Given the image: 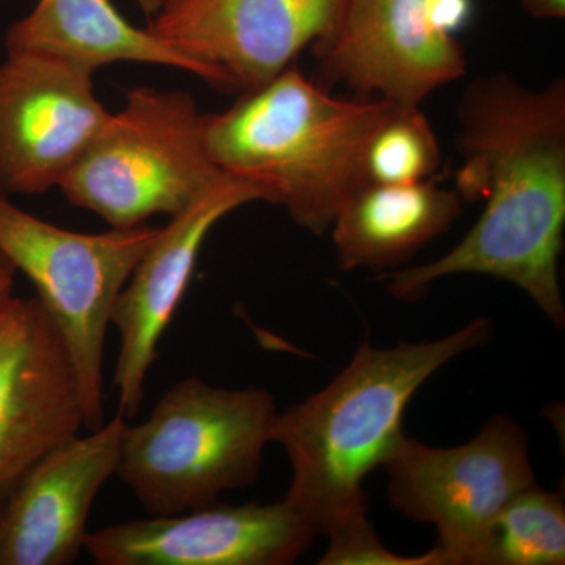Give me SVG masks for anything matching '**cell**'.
Instances as JSON below:
<instances>
[{
    "label": "cell",
    "instance_id": "cell-1",
    "mask_svg": "<svg viewBox=\"0 0 565 565\" xmlns=\"http://www.w3.org/2000/svg\"><path fill=\"white\" fill-rule=\"evenodd\" d=\"M457 192L482 200L467 236L435 262L382 274L394 299L415 302L452 275L512 282L556 329L565 323L559 256L565 226V82L530 88L512 77H481L459 106Z\"/></svg>",
    "mask_w": 565,
    "mask_h": 565
},
{
    "label": "cell",
    "instance_id": "cell-2",
    "mask_svg": "<svg viewBox=\"0 0 565 565\" xmlns=\"http://www.w3.org/2000/svg\"><path fill=\"white\" fill-rule=\"evenodd\" d=\"M493 330L479 318L440 340L363 344L321 392L277 414L273 441L292 470L286 504L326 537L367 519L364 479L403 437L412 397L446 363L489 344Z\"/></svg>",
    "mask_w": 565,
    "mask_h": 565
},
{
    "label": "cell",
    "instance_id": "cell-3",
    "mask_svg": "<svg viewBox=\"0 0 565 565\" xmlns=\"http://www.w3.org/2000/svg\"><path fill=\"white\" fill-rule=\"evenodd\" d=\"M397 104L334 98L296 65L204 115L207 154L221 172L258 185L307 232L323 236L366 184L367 141Z\"/></svg>",
    "mask_w": 565,
    "mask_h": 565
},
{
    "label": "cell",
    "instance_id": "cell-4",
    "mask_svg": "<svg viewBox=\"0 0 565 565\" xmlns=\"http://www.w3.org/2000/svg\"><path fill=\"white\" fill-rule=\"evenodd\" d=\"M277 414L266 390L182 379L145 422L126 423L117 475L150 515L207 508L258 481Z\"/></svg>",
    "mask_w": 565,
    "mask_h": 565
},
{
    "label": "cell",
    "instance_id": "cell-5",
    "mask_svg": "<svg viewBox=\"0 0 565 565\" xmlns=\"http://www.w3.org/2000/svg\"><path fill=\"white\" fill-rule=\"evenodd\" d=\"M203 121L189 93L134 88L58 189L110 228L172 217L225 174L207 154Z\"/></svg>",
    "mask_w": 565,
    "mask_h": 565
},
{
    "label": "cell",
    "instance_id": "cell-6",
    "mask_svg": "<svg viewBox=\"0 0 565 565\" xmlns=\"http://www.w3.org/2000/svg\"><path fill=\"white\" fill-rule=\"evenodd\" d=\"M159 230L141 225L70 232L0 195V252L33 282L57 330L84 405L85 429L104 423V352L118 296Z\"/></svg>",
    "mask_w": 565,
    "mask_h": 565
},
{
    "label": "cell",
    "instance_id": "cell-7",
    "mask_svg": "<svg viewBox=\"0 0 565 565\" xmlns=\"http://www.w3.org/2000/svg\"><path fill=\"white\" fill-rule=\"evenodd\" d=\"M394 511L435 526L444 565H481L494 519L535 486L525 430L498 415L473 440L435 448L403 435L385 460Z\"/></svg>",
    "mask_w": 565,
    "mask_h": 565
},
{
    "label": "cell",
    "instance_id": "cell-8",
    "mask_svg": "<svg viewBox=\"0 0 565 565\" xmlns=\"http://www.w3.org/2000/svg\"><path fill=\"white\" fill-rule=\"evenodd\" d=\"M95 71L40 52L0 65V195L58 188L110 118Z\"/></svg>",
    "mask_w": 565,
    "mask_h": 565
},
{
    "label": "cell",
    "instance_id": "cell-9",
    "mask_svg": "<svg viewBox=\"0 0 565 565\" xmlns=\"http://www.w3.org/2000/svg\"><path fill=\"white\" fill-rule=\"evenodd\" d=\"M344 0H166L148 31L222 92H248L332 33Z\"/></svg>",
    "mask_w": 565,
    "mask_h": 565
},
{
    "label": "cell",
    "instance_id": "cell-10",
    "mask_svg": "<svg viewBox=\"0 0 565 565\" xmlns=\"http://www.w3.org/2000/svg\"><path fill=\"white\" fill-rule=\"evenodd\" d=\"M85 427L68 352L36 297L0 305V498Z\"/></svg>",
    "mask_w": 565,
    "mask_h": 565
},
{
    "label": "cell",
    "instance_id": "cell-11",
    "mask_svg": "<svg viewBox=\"0 0 565 565\" xmlns=\"http://www.w3.org/2000/svg\"><path fill=\"white\" fill-rule=\"evenodd\" d=\"M255 202H266L258 185L223 174L159 230L122 288L110 321L120 333L111 386L118 412L129 422L139 414L159 341L180 307L207 234L230 212Z\"/></svg>",
    "mask_w": 565,
    "mask_h": 565
},
{
    "label": "cell",
    "instance_id": "cell-12",
    "mask_svg": "<svg viewBox=\"0 0 565 565\" xmlns=\"http://www.w3.org/2000/svg\"><path fill=\"white\" fill-rule=\"evenodd\" d=\"M316 535L285 500L215 503L115 523L88 534L84 550L99 565H286L307 553Z\"/></svg>",
    "mask_w": 565,
    "mask_h": 565
},
{
    "label": "cell",
    "instance_id": "cell-13",
    "mask_svg": "<svg viewBox=\"0 0 565 565\" xmlns=\"http://www.w3.org/2000/svg\"><path fill=\"white\" fill-rule=\"evenodd\" d=\"M315 50L330 81L404 107H422L467 71L457 40L430 25L426 0H344L332 33Z\"/></svg>",
    "mask_w": 565,
    "mask_h": 565
},
{
    "label": "cell",
    "instance_id": "cell-14",
    "mask_svg": "<svg viewBox=\"0 0 565 565\" xmlns=\"http://www.w3.org/2000/svg\"><path fill=\"white\" fill-rule=\"evenodd\" d=\"M117 415L76 435L33 465L3 504L0 565H68L84 550L93 501L117 475L122 430Z\"/></svg>",
    "mask_w": 565,
    "mask_h": 565
},
{
    "label": "cell",
    "instance_id": "cell-15",
    "mask_svg": "<svg viewBox=\"0 0 565 565\" xmlns=\"http://www.w3.org/2000/svg\"><path fill=\"white\" fill-rule=\"evenodd\" d=\"M462 214V196L426 180L414 184L366 182L332 223L341 270L384 273L448 232Z\"/></svg>",
    "mask_w": 565,
    "mask_h": 565
},
{
    "label": "cell",
    "instance_id": "cell-16",
    "mask_svg": "<svg viewBox=\"0 0 565 565\" xmlns=\"http://www.w3.org/2000/svg\"><path fill=\"white\" fill-rule=\"evenodd\" d=\"M10 52H40L96 71L117 62L150 63L188 71L202 79V70L139 29L110 0H39L35 9L14 22L6 35Z\"/></svg>",
    "mask_w": 565,
    "mask_h": 565
},
{
    "label": "cell",
    "instance_id": "cell-17",
    "mask_svg": "<svg viewBox=\"0 0 565 565\" xmlns=\"http://www.w3.org/2000/svg\"><path fill=\"white\" fill-rule=\"evenodd\" d=\"M565 505L537 484L516 493L494 519L481 565H563Z\"/></svg>",
    "mask_w": 565,
    "mask_h": 565
},
{
    "label": "cell",
    "instance_id": "cell-18",
    "mask_svg": "<svg viewBox=\"0 0 565 565\" xmlns=\"http://www.w3.org/2000/svg\"><path fill=\"white\" fill-rule=\"evenodd\" d=\"M438 162L440 147L426 115L396 106L367 141L364 173L375 184H414L429 180Z\"/></svg>",
    "mask_w": 565,
    "mask_h": 565
},
{
    "label": "cell",
    "instance_id": "cell-19",
    "mask_svg": "<svg viewBox=\"0 0 565 565\" xmlns=\"http://www.w3.org/2000/svg\"><path fill=\"white\" fill-rule=\"evenodd\" d=\"M322 565H444L437 550L422 556H401L390 552L367 519L330 535Z\"/></svg>",
    "mask_w": 565,
    "mask_h": 565
},
{
    "label": "cell",
    "instance_id": "cell-20",
    "mask_svg": "<svg viewBox=\"0 0 565 565\" xmlns=\"http://www.w3.org/2000/svg\"><path fill=\"white\" fill-rule=\"evenodd\" d=\"M473 7V0H426L430 25L441 35L452 39L470 24Z\"/></svg>",
    "mask_w": 565,
    "mask_h": 565
},
{
    "label": "cell",
    "instance_id": "cell-21",
    "mask_svg": "<svg viewBox=\"0 0 565 565\" xmlns=\"http://www.w3.org/2000/svg\"><path fill=\"white\" fill-rule=\"evenodd\" d=\"M520 3L537 20H564L565 0H520Z\"/></svg>",
    "mask_w": 565,
    "mask_h": 565
},
{
    "label": "cell",
    "instance_id": "cell-22",
    "mask_svg": "<svg viewBox=\"0 0 565 565\" xmlns=\"http://www.w3.org/2000/svg\"><path fill=\"white\" fill-rule=\"evenodd\" d=\"M17 274L18 270L14 269L10 259L0 252V305L13 296L14 278H17Z\"/></svg>",
    "mask_w": 565,
    "mask_h": 565
},
{
    "label": "cell",
    "instance_id": "cell-23",
    "mask_svg": "<svg viewBox=\"0 0 565 565\" xmlns=\"http://www.w3.org/2000/svg\"><path fill=\"white\" fill-rule=\"evenodd\" d=\"M3 504H6V497L0 498V550H2Z\"/></svg>",
    "mask_w": 565,
    "mask_h": 565
},
{
    "label": "cell",
    "instance_id": "cell-24",
    "mask_svg": "<svg viewBox=\"0 0 565 565\" xmlns=\"http://www.w3.org/2000/svg\"><path fill=\"white\" fill-rule=\"evenodd\" d=\"M141 6L147 10L156 9V7H158L156 6L154 0H141Z\"/></svg>",
    "mask_w": 565,
    "mask_h": 565
}]
</instances>
